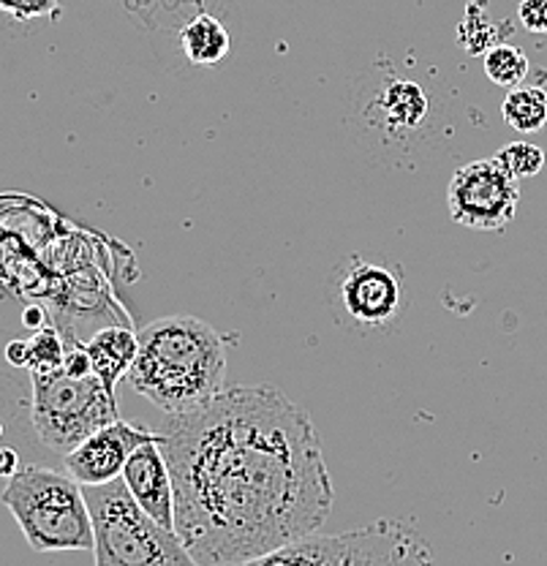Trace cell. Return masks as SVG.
Segmentation results:
<instances>
[{
  "label": "cell",
  "mask_w": 547,
  "mask_h": 566,
  "mask_svg": "<svg viewBox=\"0 0 547 566\" xmlns=\"http://www.w3.org/2000/svg\"><path fill=\"white\" fill-rule=\"evenodd\" d=\"M175 531L199 566L238 564L319 534L335 491L314 420L270 385L223 387L158 433Z\"/></svg>",
  "instance_id": "cell-1"
},
{
  "label": "cell",
  "mask_w": 547,
  "mask_h": 566,
  "mask_svg": "<svg viewBox=\"0 0 547 566\" xmlns=\"http://www.w3.org/2000/svg\"><path fill=\"white\" fill-rule=\"evenodd\" d=\"M227 379V346L197 316H164L145 324L126 381L164 415L180 417L208 406Z\"/></svg>",
  "instance_id": "cell-2"
},
{
  "label": "cell",
  "mask_w": 547,
  "mask_h": 566,
  "mask_svg": "<svg viewBox=\"0 0 547 566\" xmlns=\"http://www.w3.org/2000/svg\"><path fill=\"white\" fill-rule=\"evenodd\" d=\"M0 501L14 515L36 553L93 551V521L85 488L72 474L25 465L6 485Z\"/></svg>",
  "instance_id": "cell-3"
},
{
  "label": "cell",
  "mask_w": 547,
  "mask_h": 566,
  "mask_svg": "<svg viewBox=\"0 0 547 566\" xmlns=\"http://www.w3.org/2000/svg\"><path fill=\"white\" fill-rule=\"evenodd\" d=\"M96 566H199L178 531L161 526L128 493L126 482L85 488Z\"/></svg>",
  "instance_id": "cell-4"
},
{
  "label": "cell",
  "mask_w": 547,
  "mask_h": 566,
  "mask_svg": "<svg viewBox=\"0 0 547 566\" xmlns=\"http://www.w3.org/2000/svg\"><path fill=\"white\" fill-rule=\"evenodd\" d=\"M31 420L39 441L52 452L69 455L76 444L98 428L117 420V398L93 376H72L66 370L31 374Z\"/></svg>",
  "instance_id": "cell-5"
},
{
  "label": "cell",
  "mask_w": 547,
  "mask_h": 566,
  "mask_svg": "<svg viewBox=\"0 0 547 566\" xmlns=\"http://www.w3.org/2000/svg\"><path fill=\"white\" fill-rule=\"evenodd\" d=\"M520 205L517 180L496 156L466 164L450 177L446 210L455 223L476 232H502L515 221Z\"/></svg>",
  "instance_id": "cell-6"
},
{
  "label": "cell",
  "mask_w": 547,
  "mask_h": 566,
  "mask_svg": "<svg viewBox=\"0 0 547 566\" xmlns=\"http://www.w3.org/2000/svg\"><path fill=\"white\" fill-rule=\"evenodd\" d=\"M335 303L346 322L360 329H387L403 316L406 283L401 270L355 256L335 273Z\"/></svg>",
  "instance_id": "cell-7"
},
{
  "label": "cell",
  "mask_w": 547,
  "mask_h": 566,
  "mask_svg": "<svg viewBox=\"0 0 547 566\" xmlns=\"http://www.w3.org/2000/svg\"><path fill=\"white\" fill-rule=\"evenodd\" d=\"M156 436L158 433H152V430L137 428V424L117 417L115 422L98 428L82 444H76L69 455H63V463L82 488L107 485L123 474L134 450L143 447L145 441L156 439Z\"/></svg>",
  "instance_id": "cell-8"
},
{
  "label": "cell",
  "mask_w": 547,
  "mask_h": 566,
  "mask_svg": "<svg viewBox=\"0 0 547 566\" xmlns=\"http://www.w3.org/2000/svg\"><path fill=\"white\" fill-rule=\"evenodd\" d=\"M340 566H433V556L428 539L411 523L381 517L346 534Z\"/></svg>",
  "instance_id": "cell-9"
},
{
  "label": "cell",
  "mask_w": 547,
  "mask_h": 566,
  "mask_svg": "<svg viewBox=\"0 0 547 566\" xmlns=\"http://www.w3.org/2000/svg\"><path fill=\"white\" fill-rule=\"evenodd\" d=\"M120 480L126 482L128 493L137 499V504L143 506L152 521H158L167 528H175V482L167 458H164L161 447H158V436L134 450Z\"/></svg>",
  "instance_id": "cell-10"
},
{
  "label": "cell",
  "mask_w": 547,
  "mask_h": 566,
  "mask_svg": "<svg viewBox=\"0 0 547 566\" xmlns=\"http://www.w3.org/2000/svg\"><path fill=\"white\" fill-rule=\"evenodd\" d=\"M346 556V534H311L284 547L223 566H340Z\"/></svg>",
  "instance_id": "cell-11"
},
{
  "label": "cell",
  "mask_w": 547,
  "mask_h": 566,
  "mask_svg": "<svg viewBox=\"0 0 547 566\" xmlns=\"http://www.w3.org/2000/svg\"><path fill=\"white\" fill-rule=\"evenodd\" d=\"M93 359V374L115 392L117 381L126 379L139 352V335L128 327H104L85 344Z\"/></svg>",
  "instance_id": "cell-12"
},
{
  "label": "cell",
  "mask_w": 547,
  "mask_h": 566,
  "mask_svg": "<svg viewBox=\"0 0 547 566\" xmlns=\"http://www.w3.org/2000/svg\"><path fill=\"white\" fill-rule=\"evenodd\" d=\"M180 50L193 66L213 69L229 55L232 41H229V31L223 28V22L202 11V14H197L182 25Z\"/></svg>",
  "instance_id": "cell-13"
},
{
  "label": "cell",
  "mask_w": 547,
  "mask_h": 566,
  "mask_svg": "<svg viewBox=\"0 0 547 566\" xmlns=\"http://www.w3.org/2000/svg\"><path fill=\"white\" fill-rule=\"evenodd\" d=\"M428 115V96L417 82H392L381 93V117L396 132H411Z\"/></svg>",
  "instance_id": "cell-14"
},
{
  "label": "cell",
  "mask_w": 547,
  "mask_h": 566,
  "mask_svg": "<svg viewBox=\"0 0 547 566\" xmlns=\"http://www.w3.org/2000/svg\"><path fill=\"white\" fill-rule=\"evenodd\" d=\"M504 123L517 134H537L547 123V91L539 85L512 87L502 104Z\"/></svg>",
  "instance_id": "cell-15"
},
{
  "label": "cell",
  "mask_w": 547,
  "mask_h": 566,
  "mask_svg": "<svg viewBox=\"0 0 547 566\" xmlns=\"http://www.w3.org/2000/svg\"><path fill=\"white\" fill-rule=\"evenodd\" d=\"M532 71V63H528L526 52L515 44H493L491 50L485 52V76L498 87H512L523 85V80Z\"/></svg>",
  "instance_id": "cell-16"
},
{
  "label": "cell",
  "mask_w": 547,
  "mask_h": 566,
  "mask_svg": "<svg viewBox=\"0 0 547 566\" xmlns=\"http://www.w3.org/2000/svg\"><path fill=\"white\" fill-rule=\"evenodd\" d=\"M63 359H66V344H63L61 333L44 324L28 340V370L31 374H52V370L63 368Z\"/></svg>",
  "instance_id": "cell-17"
},
{
  "label": "cell",
  "mask_w": 547,
  "mask_h": 566,
  "mask_svg": "<svg viewBox=\"0 0 547 566\" xmlns=\"http://www.w3.org/2000/svg\"><path fill=\"white\" fill-rule=\"evenodd\" d=\"M496 158L515 180L539 175L545 167V150L532 142H509L496 153Z\"/></svg>",
  "instance_id": "cell-18"
},
{
  "label": "cell",
  "mask_w": 547,
  "mask_h": 566,
  "mask_svg": "<svg viewBox=\"0 0 547 566\" xmlns=\"http://www.w3.org/2000/svg\"><path fill=\"white\" fill-rule=\"evenodd\" d=\"M0 11L17 22H31L61 14V0H0Z\"/></svg>",
  "instance_id": "cell-19"
},
{
  "label": "cell",
  "mask_w": 547,
  "mask_h": 566,
  "mask_svg": "<svg viewBox=\"0 0 547 566\" xmlns=\"http://www.w3.org/2000/svg\"><path fill=\"white\" fill-rule=\"evenodd\" d=\"M517 20L528 33L547 35V0H520Z\"/></svg>",
  "instance_id": "cell-20"
},
{
  "label": "cell",
  "mask_w": 547,
  "mask_h": 566,
  "mask_svg": "<svg viewBox=\"0 0 547 566\" xmlns=\"http://www.w3.org/2000/svg\"><path fill=\"white\" fill-rule=\"evenodd\" d=\"M63 370L72 376H93V359L87 354L85 344H74L66 346V359H63Z\"/></svg>",
  "instance_id": "cell-21"
},
{
  "label": "cell",
  "mask_w": 547,
  "mask_h": 566,
  "mask_svg": "<svg viewBox=\"0 0 547 566\" xmlns=\"http://www.w3.org/2000/svg\"><path fill=\"white\" fill-rule=\"evenodd\" d=\"M6 359H9V365H14V368H28V340H11V344L6 346Z\"/></svg>",
  "instance_id": "cell-22"
},
{
  "label": "cell",
  "mask_w": 547,
  "mask_h": 566,
  "mask_svg": "<svg viewBox=\"0 0 547 566\" xmlns=\"http://www.w3.org/2000/svg\"><path fill=\"white\" fill-rule=\"evenodd\" d=\"M17 471H20V458H17V452L0 447V480H11Z\"/></svg>",
  "instance_id": "cell-23"
},
{
  "label": "cell",
  "mask_w": 547,
  "mask_h": 566,
  "mask_svg": "<svg viewBox=\"0 0 547 566\" xmlns=\"http://www.w3.org/2000/svg\"><path fill=\"white\" fill-rule=\"evenodd\" d=\"M22 322H25L28 327L41 329V327H44V314H41L39 308H28L25 314H22Z\"/></svg>",
  "instance_id": "cell-24"
},
{
  "label": "cell",
  "mask_w": 547,
  "mask_h": 566,
  "mask_svg": "<svg viewBox=\"0 0 547 566\" xmlns=\"http://www.w3.org/2000/svg\"><path fill=\"white\" fill-rule=\"evenodd\" d=\"M182 3H204V0H182Z\"/></svg>",
  "instance_id": "cell-25"
},
{
  "label": "cell",
  "mask_w": 547,
  "mask_h": 566,
  "mask_svg": "<svg viewBox=\"0 0 547 566\" xmlns=\"http://www.w3.org/2000/svg\"><path fill=\"white\" fill-rule=\"evenodd\" d=\"M0 439H3V424H0Z\"/></svg>",
  "instance_id": "cell-26"
}]
</instances>
